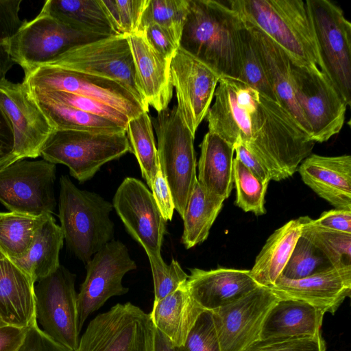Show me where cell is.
Listing matches in <instances>:
<instances>
[{"label": "cell", "mask_w": 351, "mask_h": 351, "mask_svg": "<svg viewBox=\"0 0 351 351\" xmlns=\"http://www.w3.org/2000/svg\"><path fill=\"white\" fill-rule=\"evenodd\" d=\"M243 19L258 27L289 56L304 64L321 62L305 1L229 0Z\"/></svg>", "instance_id": "cell-3"}, {"label": "cell", "mask_w": 351, "mask_h": 351, "mask_svg": "<svg viewBox=\"0 0 351 351\" xmlns=\"http://www.w3.org/2000/svg\"><path fill=\"white\" fill-rule=\"evenodd\" d=\"M86 269V278L77 294L80 330L88 317L110 298L128 292L122 280L126 273L136 269V265L125 245L113 239L93 255Z\"/></svg>", "instance_id": "cell-15"}, {"label": "cell", "mask_w": 351, "mask_h": 351, "mask_svg": "<svg viewBox=\"0 0 351 351\" xmlns=\"http://www.w3.org/2000/svg\"><path fill=\"white\" fill-rule=\"evenodd\" d=\"M290 59L295 101L315 143H324L342 129L347 105L327 76L316 65Z\"/></svg>", "instance_id": "cell-8"}, {"label": "cell", "mask_w": 351, "mask_h": 351, "mask_svg": "<svg viewBox=\"0 0 351 351\" xmlns=\"http://www.w3.org/2000/svg\"><path fill=\"white\" fill-rule=\"evenodd\" d=\"M245 25L241 16L228 3L189 0L179 47L220 77L240 80V38Z\"/></svg>", "instance_id": "cell-2"}, {"label": "cell", "mask_w": 351, "mask_h": 351, "mask_svg": "<svg viewBox=\"0 0 351 351\" xmlns=\"http://www.w3.org/2000/svg\"><path fill=\"white\" fill-rule=\"evenodd\" d=\"M204 310L191 296L186 282L156 303L150 313L152 322L175 348L182 346Z\"/></svg>", "instance_id": "cell-28"}, {"label": "cell", "mask_w": 351, "mask_h": 351, "mask_svg": "<svg viewBox=\"0 0 351 351\" xmlns=\"http://www.w3.org/2000/svg\"><path fill=\"white\" fill-rule=\"evenodd\" d=\"M49 215L32 216L0 212V249L12 260L23 257Z\"/></svg>", "instance_id": "cell-34"}, {"label": "cell", "mask_w": 351, "mask_h": 351, "mask_svg": "<svg viewBox=\"0 0 351 351\" xmlns=\"http://www.w3.org/2000/svg\"><path fill=\"white\" fill-rule=\"evenodd\" d=\"M240 52L242 73L239 80L277 101L264 73L251 33L246 23L241 34Z\"/></svg>", "instance_id": "cell-42"}, {"label": "cell", "mask_w": 351, "mask_h": 351, "mask_svg": "<svg viewBox=\"0 0 351 351\" xmlns=\"http://www.w3.org/2000/svg\"><path fill=\"white\" fill-rule=\"evenodd\" d=\"M56 165L16 160L0 170V202L10 211L32 216L53 213Z\"/></svg>", "instance_id": "cell-14"}, {"label": "cell", "mask_w": 351, "mask_h": 351, "mask_svg": "<svg viewBox=\"0 0 351 351\" xmlns=\"http://www.w3.org/2000/svg\"><path fill=\"white\" fill-rule=\"evenodd\" d=\"M311 219L304 217L301 235L322 253L332 267L351 272V234L319 228Z\"/></svg>", "instance_id": "cell-36"}, {"label": "cell", "mask_w": 351, "mask_h": 351, "mask_svg": "<svg viewBox=\"0 0 351 351\" xmlns=\"http://www.w3.org/2000/svg\"><path fill=\"white\" fill-rule=\"evenodd\" d=\"M279 298L258 286L238 300L212 311L221 351H243L260 339L264 320Z\"/></svg>", "instance_id": "cell-19"}, {"label": "cell", "mask_w": 351, "mask_h": 351, "mask_svg": "<svg viewBox=\"0 0 351 351\" xmlns=\"http://www.w3.org/2000/svg\"><path fill=\"white\" fill-rule=\"evenodd\" d=\"M149 0H101L117 35L128 36L139 32Z\"/></svg>", "instance_id": "cell-41"}, {"label": "cell", "mask_w": 351, "mask_h": 351, "mask_svg": "<svg viewBox=\"0 0 351 351\" xmlns=\"http://www.w3.org/2000/svg\"><path fill=\"white\" fill-rule=\"evenodd\" d=\"M189 8V0H149L139 31L149 24H157L169 32L180 45Z\"/></svg>", "instance_id": "cell-37"}, {"label": "cell", "mask_w": 351, "mask_h": 351, "mask_svg": "<svg viewBox=\"0 0 351 351\" xmlns=\"http://www.w3.org/2000/svg\"><path fill=\"white\" fill-rule=\"evenodd\" d=\"M112 204L126 230L143 247L149 260H162L160 250L167 221L143 182L135 178H125L117 188Z\"/></svg>", "instance_id": "cell-16"}, {"label": "cell", "mask_w": 351, "mask_h": 351, "mask_svg": "<svg viewBox=\"0 0 351 351\" xmlns=\"http://www.w3.org/2000/svg\"><path fill=\"white\" fill-rule=\"evenodd\" d=\"M130 151L124 132L56 130L44 145L40 156L54 165H66L71 176L82 183L90 180L104 164Z\"/></svg>", "instance_id": "cell-6"}, {"label": "cell", "mask_w": 351, "mask_h": 351, "mask_svg": "<svg viewBox=\"0 0 351 351\" xmlns=\"http://www.w3.org/2000/svg\"><path fill=\"white\" fill-rule=\"evenodd\" d=\"M154 351H176L167 338L156 328L154 337Z\"/></svg>", "instance_id": "cell-54"}, {"label": "cell", "mask_w": 351, "mask_h": 351, "mask_svg": "<svg viewBox=\"0 0 351 351\" xmlns=\"http://www.w3.org/2000/svg\"><path fill=\"white\" fill-rule=\"evenodd\" d=\"M324 314L306 302L279 299L264 320L259 339L315 336L320 334Z\"/></svg>", "instance_id": "cell-26"}, {"label": "cell", "mask_w": 351, "mask_h": 351, "mask_svg": "<svg viewBox=\"0 0 351 351\" xmlns=\"http://www.w3.org/2000/svg\"><path fill=\"white\" fill-rule=\"evenodd\" d=\"M16 351H71L47 337L36 321L27 328L24 340Z\"/></svg>", "instance_id": "cell-49"}, {"label": "cell", "mask_w": 351, "mask_h": 351, "mask_svg": "<svg viewBox=\"0 0 351 351\" xmlns=\"http://www.w3.org/2000/svg\"><path fill=\"white\" fill-rule=\"evenodd\" d=\"M197 181L204 192L227 199L233 188V147L216 134L208 132L199 145Z\"/></svg>", "instance_id": "cell-27"}, {"label": "cell", "mask_w": 351, "mask_h": 351, "mask_svg": "<svg viewBox=\"0 0 351 351\" xmlns=\"http://www.w3.org/2000/svg\"><path fill=\"white\" fill-rule=\"evenodd\" d=\"M5 324V323H4V322H3V321L2 320L1 317V315H0V326L3 325V324Z\"/></svg>", "instance_id": "cell-56"}, {"label": "cell", "mask_w": 351, "mask_h": 351, "mask_svg": "<svg viewBox=\"0 0 351 351\" xmlns=\"http://www.w3.org/2000/svg\"><path fill=\"white\" fill-rule=\"evenodd\" d=\"M313 25L319 69L348 106L351 104V23L329 0L305 1Z\"/></svg>", "instance_id": "cell-7"}, {"label": "cell", "mask_w": 351, "mask_h": 351, "mask_svg": "<svg viewBox=\"0 0 351 351\" xmlns=\"http://www.w3.org/2000/svg\"><path fill=\"white\" fill-rule=\"evenodd\" d=\"M128 38L146 102L158 113L168 108L173 96L171 61L148 43L142 32L128 36Z\"/></svg>", "instance_id": "cell-24"}, {"label": "cell", "mask_w": 351, "mask_h": 351, "mask_svg": "<svg viewBox=\"0 0 351 351\" xmlns=\"http://www.w3.org/2000/svg\"><path fill=\"white\" fill-rule=\"evenodd\" d=\"M103 37L77 32L43 7L8 42V53L24 73L45 65L70 49Z\"/></svg>", "instance_id": "cell-9"}, {"label": "cell", "mask_w": 351, "mask_h": 351, "mask_svg": "<svg viewBox=\"0 0 351 351\" xmlns=\"http://www.w3.org/2000/svg\"><path fill=\"white\" fill-rule=\"evenodd\" d=\"M64 236L52 215H49L37 230L26 254L12 260L35 284L54 272L60 265V252Z\"/></svg>", "instance_id": "cell-30"}, {"label": "cell", "mask_w": 351, "mask_h": 351, "mask_svg": "<svg viewBox=\"0 0 351 351\" xmlns=\"http://www.w3.org/2000/svg\"><path fill=\"white\" fill-rule=\"evenodd\" d=\"M34 285L0 249V315L5 324L27 328L36 321Z\"/></svg>", "instance_id": "cell-25"}, {"label": "cell", "mask_w": 351, "mask_h": 351, "mask_svg": "<svg viewBox=\"0 0 351 351\" xmlns=\"http://www.w3.org/2000/svg\"><path fill=\"white\" fill-rule=\"evenodd\" d=\"M75 274L62 265L34 285L35 318L50 339L71 351H76L80 329Z\"/></svg>", "instance_id": "cell-11"}, {"label": "cell", "mask_w": 351, "mask_h": 351, "mask_svg": "<svg viewBox=\"0 0 351 351\" xmlns=\"http://www.w3.org/2000/svg\"><path fill=\"white\" fill-rule=\"evenodd\" d=\"M332 267L322 253L300 235L280 276L291 280L301 279Z\"/></svg>", "instance_id": "cell-39"}, {"label": "cell", "mask_w": 351, "mask_h": 351, "mask_svg": "<svg viewBox=\"0 0 351 351\" xmlns=\"http://www.w3.org/2000/svg\"><path fill=\"white\" fill-rule=\"evenodd\" d=\"M0 110L10 123L17 160L35 158L56 130L22 83L0 79Z\"/></svg>", "instance_id": "cell-17"}, {"label": "cell", "mask_w": 351, "mask_h": 351, "mask_svg": "<svg viewBox=\"0 0 351 351\" xmlns=\"http://www.w3.org/2000/svg\"><path fill=\"white\" fill-rule=\"evenodd\" d=\"M155 331L150 313L117 304L89 322L76 351H154Z\"/></svg>", "instance_id": "cell-12"}, {"label": "cell", "mask_w": 351, "mask_h": 351, "mask_svg": "<svg viewBox=\"0 0 351 351\" xmlns=\"http://www.w3.org/2000/svg\"><path fill=\"white\" fill-rule=\"evenodd\" d=\"M206 119L208 132L232 147L242 143L267 169L271 180L292 176L315 142L277 101L245 82L221 77Z\"/></svg>", "instance_id": "cell-1"}, {"label": "cell", "mask_w": 351, "mask_h": 351, "mask_svg": "<svg viewBox=\"0 0 351 351\" xmlns=\"http://www.w3.org/2000/svg\"><path fill=\"white\" fill-rule=\"evenodd\" d=\"M311 223L319 228L344 233L351 234V210L335 208L322 213Z\"/></svg>", "instance_id": "cell-50"}, {"label": "cell", "mask_w": 351, "mask_h": 351, "mask_svg": "<svg viewBox=\"0 0 351 351\" xmlns=\"http://www.w3.org/2000/svg\"><path fill=\"white\" fill-rule=\"evenodd\" d=\"M151 120L157 136L160 168L169 186L175 209L182 218L197 181L195 136L176 106L158 112Z\"/></svg>", "instance_id": "cell-5"}, {"label": "cell", "mask_w": 351, "mask_h": 351, "mask_svg": "<svg viewBox=\"0 0 351 351\" xmlns=\"http://www.w3.org/2000/svg\"><path fill=\"white\" fill-rule=\"evenodd\" d=\"M270 289L280 300H300L324 313L334 314L350 296L351 272L330 267L298 280L280 276Z\"/></svg>", "instance_id": "cell-20"}, {"label": "cell", "mask_w": 351, "mask_h": 351, "mask_svg": "<svg viewBox=\"0 0 351 351\" xmlns=\"http://www.w3.org/2000/svg\"><path fill=\"white\" fill-rule=\"evenodd\" d=\"M21 3L22 0H0V68L5 75L14 64L8 46L24 22L19 17Z\"/></svg>", "instance_id": "cell-43"}, {"label": "cell", "mask_w": 351, "mask_h": 351, "mask_svg": "<svg viewBox=\"0 0 351 351\" xmlns=\"http://www.w3.org/2000/svg\"><path fill=\"white\" fill-rule=\"evenodd\" d=\"M27 328L4 324L0 326V351H16L22 344Z\"/></svg>", "instance_id": "cell-53"}, {"label": "cell", "mask_w": 351, "mask_h": 351, "mask_svg": "<svg viewBox=\"0 0 351 351\" xmlns=\"http://www.w3.org/2000/svg\"><path fill=\"white\" fill-rule=\"evenodd\" d=\"M29 93L55 130L102 134L125 133V129L110 120Z\"/></svg>", "instance_id": "cell-33"}, {"label": "cell", "mask_w": 351, "mask_h": 351, "mask_svg": "<svg viewBox=\"0 0 351 351\" xmlns=\"http://www.w3.org/2000/svg\"><path fill=\"white\" fill-rule=\"evenodd\" d=\"M4 77H5V75L3 73V72L0 68V79L3 78Z\"/></svg>", "instance_id": "cell-55"}, {"label": "cell", "mask_w": 351, "mask_h": 351, "mask_svg": "<svg viewBox=\"0 0 351 351\" xmlns=\"http://www.w3.org/2000/svg\"><path fill=\"white\" fill-rule=\"evenodd\" d=\"M304 183L335 208L351 210V156L311 154L299 165Z\"/></svg>", "instance_id": "cell-22"}, {"label": "cell", "mask_w": 351, "mask_h": 351, "mask_svg": "<svg viewBox=\"0 0 351 351\" xmlns=\"http://www.w3.org/2000/svg\"><path fill=\"white\" fill-rule=\"evenodd\" d=\"M112 204L99 194L77 188L65 175L60 178L59 219L69 250L86 265L114 239L110 218Z\"/></svg>", "instance_id": "cell-4"}, {"label": "cell", "mask_w": 351, "mask_h": 351, "mask_svg": "<svg viewBox=\"0 0 351 351\" xmlns=\"http://www.w3.org/2000/svg\"><path fill=\"white\" fill-rule=\"evenodd\" d=\"M223 202L221 198L206 194L196 182L182 217L184 230L181 242L186 249L206 240Z\"/></svg>", "instance_id": "cell-32"}, {"label": "cell", "mask_w": 351, "mask_h": 351, "mask_svg": "<svg viewBox=\"0 0 351 351\" xmlns=\"http://www.w3.org/2000/svg\"><path fill=\"white\" fill-rule=\"evenodd\" d=\"M13 144L11 125L0 110V170L17 160L13 154Z\"/></svg>", "instance_id": "cell-51"}, {"label": "cell", "mask_w": 351, "mask_h": 351, "mask_svg": "<svg viewBox=\"0 0 351 351\" xmlns=\"http://www.w3.org/2000/svg\"><path fill=\"white\" fill-rule=\"evenodd\" d=\"M23 83L29 90L64 91L98 100L130 119L149 110L121 83L79 71L40 66L25 72Z\"/></svg>", "instance_id": "cell-13"}, {"label": "cell", "mask_w": 351, "mask_h": 351, "mask_svg": "<svg viewBox=\"0 0 351 351\" xmlns=\"http://www.w3.org/2000/svg\"><path fill=\"white\" fill-rule=\"evenodd\" d=\"M125 134L130 151L137 159L143 178L149 187L159 168L153 125L148 112L130 119Z\"/></svg>", "instance_id": "cell-35"}, {"label": "cell", "mask_w": 351, "mask_h": 351, "mask_svg": "<svg viewBox=\"0 0 351 351\" xmlns=\"http://www.w3.org/2000/svg\"><path fill=\"white\" fill-rule=\"evenodd\" d=\"M27 90L29 93L49 101L110 120L125 130L130 121L129 117L123 112L94 99L59 90Z\"/></svg>", "instance_id": "cell-40"}, {"label": "cell", "mask_w": 351, "mask_h": 351, "mask_svg": "<svg viewBox=\"0 0 351 351\" xmlns=\"http://www.w3.org/2000/svg\"><path fill=\"white\" fill-rule=\"evenodd\" d=\"M233 148L237 158L247 169L258 178L269 183L271 176L267 169L241 143H237Z\"/></svg>", "instance_id": "cell-52"}, {"label": "cell", "mask_w": 351, "mask_h": 351, "mask_svg": "<svg viewBox=\"0 0 351 351\" xmlns=\"http://www.w3.org/2000/svg\"><path fill=\"white\" fill-rule=\"evenodd\" d=\"M148 43L163 58L171 60L179 44L171 34L157 24H149L141 30Z\"/></svg>", "instance_id": "cell-47"}, {"label": "cell", "mask_w": 351, "mask_h": 351, "mask_svg": "<svg viewBox=\"0 0 351 351\" xmlns=\"http://www.w3.org/2000/svg\"><path fill=\"white\" fill-rule=\"evenodd\" d=\"M149 188L161 215L166 221H171L175 206L169 186L162 174L160 165Z\"/></svg>", "instance_id": "cell-48"}, {"label": "cell", "mask_w": 351, "mask_h": 351, "mask_svg": "<svg viewBox=\"0 0 351 351\" xmlns=\"http://www.w3.org/2000/svg\"><path fill=\"white\" fill-rule=\"evenodd\" d=\"M176 351H221L212 311L204 310L188 334L184 343Z\"/></svg>", "instance_id": "cell-44"}, {"label": "cell", "mask_w": 351, "mask_h": 351, "mask_svg": "<svg viewBox=\"0 0 351 351\" xmlns=\"http://www.w3.org/2000/svg\"><path fill=\"white\" fill-rule=\"evenodd\" d=\"M220 76L180 47L170 63V82L176 90L180 116L195 136L214 98Z\"/></svg>", "instance_id": "cell-18"}, {"label": "cell", "mask_w": 351, "mask_h": 351, "mask_svg": "<svg viewBox=\"0 0 351 351\" xmlns=\"http://www.w3.org/2000/svg\"><path fill=\"white\" fill-rule=\"evenodd\" d=\"M43 66L79 71L123 84L145 107L128 36L117 35L73 47Z\"/></svg>", "instance_id": "cell-10"}, {"label": "cell", "mask_w": 351, "mask_h": 351, "mask_svg": "<svg viewBox=\"0 0 351 351\" xmlns=\"http://www.w3.org/2000/svg\"><path fill=\"white\" fill-rule=\"evenodd\" d=\"M245 23L278 103L293 116L311 137L310 128L294 97L289 56L258 27L247 22Z\"/></svg>", "instance_id": "cell-23"}, {"label": "cell", "mask_w": 351, "mask_h": 351, "mask_svg": "<svg viewBox=\"0 0 351 351\" xmlns=\"http://www.w3.org/2000/svg\"><path fill=\"white\" fill-rule=\"evenodd\" d=\"M149 261L154 280V303L174 292L186 282L189 275L184 271L177 261L172 259L169 265L163 259Z\"/></svg>", "instance_id": "cell-45"}, {"label": "cell", "mask_w": 351, "mask_h": 351, "mask_svg": "<svg viewBox=\"0 0 351 351\" xmlns=\"http://www.w3.org/2000/svg\"><path fill=\"white\" fill-rule=\"evenodd\" d=\"M304 217L290 220L267 239L250 270L258 285L270 288L275 284L301 235Z\"/></svg>", "instance_id": "cell-29"}, {"label": "cell", "mask_w": 351, "mask_h": 351, "mask_svg": "<svg viewBox=\"0 0 351 351\" xmlns=\"http://www.w3.org/2000/svg\"><path fill=\"white\" fill-rule=\"evenodd\" d=\"M243 351H326L321 333L313 337L258 339Z\"/></svg>", "instance_id": "cell-46"}, {"label": "cell", "mask_w": 351, "mask_h": 351, "mask_svg": "<svg viewBox=\"0 0 351 351\" xmlns=\"http://www.w3.org/2000/svg\"><path fill=\"white\" fill-rule=\"evenodd\" d=\"M190 271L186 280L188 291L205 311L227 306L260 286L250 270L219 267L210 270L193 268Z\"/></svg>", "instance_id": "cell-21"}, {"label": "cell", "mask_w": 351, "mask_h": 351, "mask_svg": "<svg viewBox=\"0 0 351 351\" xmlns=\"http://www.w3.org/2000/svg\"><path fill=\"white\" fill-rule=\"evenodd\" d=\"M43 7L77 32L103 37L117 35L101 0H47Z\"/></svg>", "instance_id": "cell-31"}, {"label": "cell", "mask_w": 351, "mask_h": 351, "mask_svg": "<svg viewBox=\"0 0 351 351\" xmlns=\"http://www.w3.org/2000/svg\"><path fill=\"white\" fill-rule=\"evenodd\" d=\"M232 174L237 191L235 204L257 216L265 214V197L269 183L258 178L236 158L233 159Z\"/></svg>", "instance_id": "cell-38"}]
</instances>
